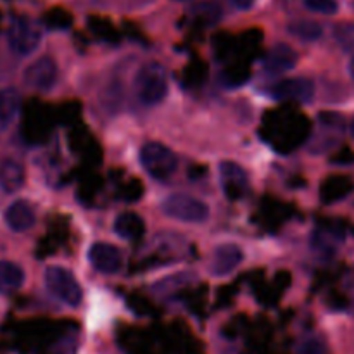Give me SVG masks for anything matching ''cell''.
Wrapping results in <instances>:
<instances>
[{
    "label": "cell",
    "instance_id": "obj_18",
    "mask_svg": "<svg viewBox=\"0 0 354 354\" xmlns=\"http://www.w3.org/2000/svg\"><path fill=\"white\" fill-rule=\"evenodd\" d=\"M289 33L292 37L299 38L303 41H315L324 35V30H322L320 24L317 21H311V19H296L292 23H289L287 26Z\"/></svg>",
    "mask_w": 354,
    "mask_h": 354
},
{
    "label": "cell",
    "instance_id": "obj_10",
    "mask_svg": "<svg viewBox=\"0 0 354 354\" xmlns=\"http://www.w3.org/2000/svg\"><path fill=\"white\" fill-rule=\"evenodd\" d=\"M297 64V52L290 45L279 44L263 59V71L270 76L283 75Z\"/></svg>",
    "mask_w": 354,
    "mask_h": 354
},
{
    "label": "cell",
    "instance_id": "obj_2",
    "mask_svg": "<svg viewBox=\"0 0 354 354\" xmlns=\"http://www.w3.org/2000/svg\"><path fill=\"white\" fill-rule=\"evenodd\" d=\"M140 165L154 180L165 182L175 175L178 159L175 152L159 142H147L140 149Z\"/></svg>",
    "mask_w": 354,
    "mask_h": 354
},
{
    "label": "cell",
    "instance_id": "obj_16",
    "mask_svg": "<svg viewBox=\"0 0 354 354\" xmlns=\"http://www.w3.org/2000/svg\"><path fill=\"white\" fill-rule=\"evenodd\" d=\"M24 282V272L19 265L7 259H0V294L9 296L16 292Z\"/></svg>",
    "mask_w": 354,
    "mask_h": 354
},
{
    "label": "cell",
    "instance_id": "obj_24",
    "mask_svg": "<svg viewBox=\"0 0 354 354\" xmlns=\"http://www.w3.org/2000/svg\"><path fill=\"white\" fill-rule=\"evenodd\" d=\"M351 135L354 137V120H353V123H351Z\"/></svg>",
    "mask_w": 354,
    "mask_h": 354
},
{
    "label": "cell",
    "instance_id": "obj_21",
    "mask_svg": "<svg viewBox=\"0 0 354 354\" xmlns=\"http://www.w3.org/2000/svg\"><path fill=\"white\" fill-rule=\"evenodd\" d=\"M299 354H327V349H325V344L322 339L308 337L301 342Z\"/></svg>",
    "mask_w": 354,
    "mask_h": 354
},
{
    "label": "cell",
    "instance_id": "obj_19",
    "mask_svg": "<svg viewBox=\"0 0 354 354\" xmlns=\"http://www.w3.org/2000/svg\"><path fill=\"white\" fill-rule=\"evenodd\" d=\"M334 37L337 40V44L341 45V48L349 54H354V24L344 23L339 24L334 30Z\"/></svg>",
    "mask_w": 354,
    "mask_h": 354
},
{
    "label": "cell",
    "instance_id": "obj_25",
    "mask_svg": "<svg viewBox=\"0 0 354 354\" xmlns=\"http://www.w3.org/2000/svg\"><path fill=\"white\" fill-rule=\"evenodd\" d=\"M180 2H183V0H180Z\"/></svg>",
    "mask_w": 354,
    "mask_h": 354
},
{
    "label": "cell",
    "instance_id": "obj_26",
    "mask_svg": "<svg viewBox=\"0 0 354 354\" xmlns=\"http://www.w3.org/2000/svg\"><path fill=\"white\" fill-rule=\"evenodd\" d=\"M353 6H354V3H353Z\"/></svg>",
    "mask_w": 354,
    "mask_h": 354
},
{
    "label": "cell",
    "instance_id": "obj_20",
    "mask_svg": "<svg viewBox=\"0 0 354 354\" xmlns=\"http://www.w3.org/2000/svg\"><path fill=\"white\" fill-rule=\"evenodd\" d=\"M304 6L310 10L325 16H332L339 10V3L335 0H304Z\"/></svg>",
    "mask_w": 354,
    "mask_h": 354
},
{
    "label": "cell",
    "instance_id": "obj_9",
    "mask_svg": "<svg viewBox=\"0 0 354 354\" xmlns=\"http://www.w3.org/2000/svg\"><path fill=\"white\" fill-rule=\"evenodd\" d=\"M88 261L97 272L104 275H114L123 268V256L120 249L106 242H95L88 249Z\"/></svg>",
    "mask_w": 354,
    "mask_h": 354
},
{
    "label": "cell",
    "instance_id": "obj_5",
    "mask_svg": "<svg viewBox=\"0 0 354 354\" xmlns=\"http://www.w3.org/2000/svg\"><path fill=\"white\" fill-rule=\"evenodd\" d=\"M9 47L14 54L28 55L37 50L41 41V30L37 21L30 17H16L10 23L9 33Z\"/></svg>",
    "mask_w": 354,
    "mask_h": 354
},
{
    "label": "cell",
    "instance_id": "obj_8",
    "mask_svg": "<svg viewBox=\"0 0 354 354\" xmlns=\"http://www.w3.org/2000/svg\"><path fill=\"white\" fill-rule=\"evenodd\" d=\"M220 180L225 196L230 201H239L248 194L249 176L241 165L234 161H223L220 165Z\"/></svg>",
    "mask_w": 354,
    "mask_h": 354
},
{
    "label": "cell",
    "instance_id": "obj_11",
    "mask_svg": "<svg viewBox=\"0 0 354 354\" xmlns=\"http://www.w3.org/2000/svg\"><path fill=\"white\" fill-rule=\"evenodd\" d=\"M244 259L241 248L235 244H221L214 249L211 258V273L214 277H227L237 268Z\"/></svg>",
    "mask_w": 354,
    "mask_h": 354
},
{
    "label": "cell",
    "instance_id": "obj_17",
    "mask_svg": "<svg viewBox=\"0 0 354 354\" xmlns=\"http://www.w3.org/2000/svg\"><path fill=\"white\" fill-rule=\"evenodd\" d=\"M0 183H2V189L7 194L17 192L24 183L23 166L17 161H12V159L3 161V165L0 166Z\"/></svg>",
    "mask_w": 354,
    "mask_h": 354
},
{
    "label": "cell",
    "instance_id": "obj_6",
    "mask_svg": "<svg viewBox=\"0 0 354 354\" xmlns=\"http://www.w3.org/2000/svg\"><path fill=\"white\" fill-rule=\"evenodd\" d=\"M270 97L277 100L311 102L315 97V83L308 78H287L270 86Z\"/></svg>",
    "mask_w": 354,
    "mask_h": 354
},
{
    "label": "cell",
    "instance_id": "obj_15",
    "mask_svg": "<svg viewBox=\"0 0 354 354\" xmlns=\"http://www.w3.org/2000/svg\"><path fill=\"white\" fill-rule=\"evenodd\" d=\"M114 232H116L121 239H127V241L140 239L145 232L144 220H142L137 213H131V211L121 213L120 216L114 220Z\"/></svg>",
    "mask_w": 354,
    "mask_h": 354
},
{
    "label": "cell",
    "instance_id": "obj_12",
    "mask_svg": "<svg viewBox=\"0 0 354 354\" xmlns=\"http://www.w3.org/2000/svg\"><path fill=\"white\" fill-rule=\"evenodd\" d=\"M342 239H344L342 230H339L334 225H325V227L317 228L313 232V235H311V248L322 258H330L339 249Z\"/></svg>",
    "mask_w": 354,
    "mask_h": 354
},
{
    "label": "cell",
    "instance_id": "obj_23",
    "mask_svg": "<svg viewBox=\"0 0 354 354\" xmlns=\"http://www.w3.org/2000/svg\"><path fill=\"white\" fill-rule=\"evenodd\" d=\"M349 73H351V78L354 80V57H353L351 64H349Z\"/></svg>",
    "mask_w": 354,
    "mask_h": 354
},
{
    "label": "cell",
    "instance_id": "obj_22",
    "mask_svg": "<svg viewBox=\"0 0 354 354\" xmlns=\"http://www.w3.org/2000/svg\"><path fill=\"white\" fill-rule=\"evenodd\" d=\"M230 3L241 10H248V9H251L252 3H254V0H230Z\"/></svg>",
    "mask_w": 354,
    "mask_h": 354
},
{
    "label": "cell",
    "instance_id": "obj_1",
    "mask_svg": "<svg viewBox=\"0 0 354 354\" xmlns=\"http://www.w3.org/2000/svg\"><path fill=\"white\" fill-rule=\"evenodd\" d=\"M135 93L145 106L162 102L168 93V75L159 62H147L135 75Z\"/></svg>",
    "mask_w": 354,
    "mask_h": 354
},
{
    "label": "cell",
    "instance_id": "obj_3",
    "mask_svg": "<svg viewBox=\"0 0 354 354\" xmlns=\"http://www.w3.org/2000/svg\"><path fill=\"white\" fill-rule=\"evenodd\" d=\"M166 216L183 223H204L209 218V206L204 201L196 199L187 194H171L161 204Z\"/></svg>",
    "mask_w": 354,
    "mask_h": 354
},
{
    "label": "cell",
    "instance_id": "obj_4",
    "mask_svg": "<svg viewBox=\"0 0 354 354\" xmlns=\"http://www.w3.org/2000/svg\"><path fill=\"white\" fill-rule=\"evenodd\" d=\"M45 286L48 292L68 306H80L83 301V289L69 270L62 266H48L45 270Z\"/></svg>",
    "mask_w": 354,
    "mask_h": 354
},
{
    "label": "cell",
    "instance_id": "obj_14",
    "mask_svg": "<svg viewBox=\"0 0 354 354\" xmlns=\"http://www.w3.org/2000/svg\"><path fill=\"white\" fill-rule=\"evenodd\" d=\"M21 107V95L16 88L0 90V131L7 130L16 120Z\"/></svg>",
    "mask_w": 354,
    "mask_h": 354
},
{
    "label": "cell",
    "instance_id": "obj_13",
    "mask_svg": "<svg viewBox=\"0 0 354 354\" xmlns=\"http://www.w3.org/2000/svg\"><path fill=\"white\" fill-rule=\"evenodd\" d=\"M6 223L10 230L14 232H26L37 221V214H35L33 206L28 201H14L9 207L6 209Z\"/></svg>",
    "mask_w": 354,
    "mask_h": 354
},
{
    "label": "cell",
    "instance_id": "obj_7",
    "mask_svg": "<svg viewBox=\"0 0 354 354\" xmlns=\"http://www.w3.org/2000/svg\"><path fill=\"white\" fill-rule=\"evenodd\" d=\"M23 78L30 88L47 92L57 82V64L52 57L44 55V57L37 59V61L28 66Z\"/></svg>",
    "mask_w": 354,
    "mask_h": 354
}]
</instances>
